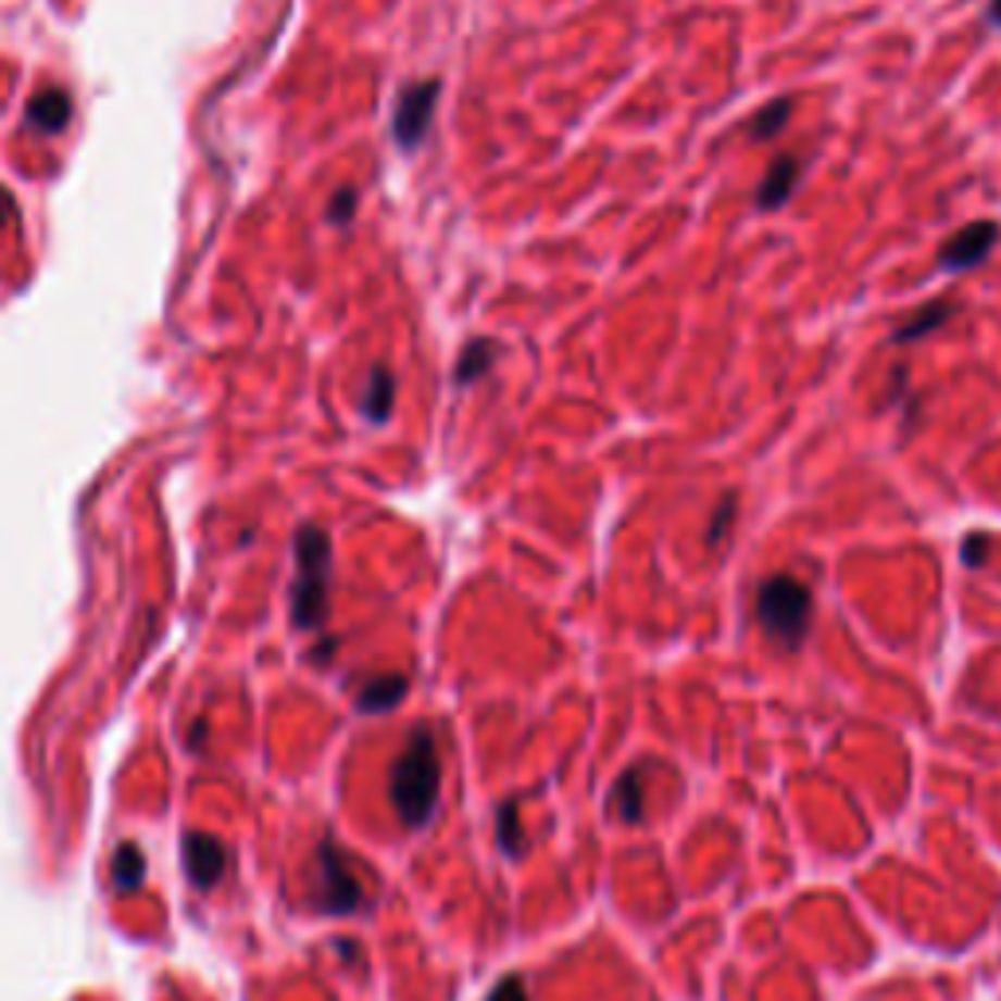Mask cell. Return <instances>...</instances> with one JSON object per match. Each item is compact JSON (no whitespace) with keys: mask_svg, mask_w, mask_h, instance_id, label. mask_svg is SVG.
Listing matches in <instances>:
<instances>
[{"mask_svg":"<svg viewBox=\"0 0 1001 1001\" xmlns=\"http://www.w3.org/2000/svg\"><path fill=\"white\" fill-rule=\"evenodd\" d=\"M486 1001H528L525 983H521V978H501V983L489 990Z\"/></svg>","mask_w":1001,"mask_h":1001,"instance_id":"44dd1931","label":"cell"},{"mask_svg":"<svg viewBox=\"0 0 1001 1001\" xmlns=\"http://www.w3.org/2000/svg\"><path fill=\"white\" fill-rule=\"evenodd\" d=\"M787 126H790V98H775V102H767L748 122V137L751 141H775Z\"/></svg>","mask_w":1001,"mask_h":1001,"instance_id":"9a60e30c","label":"cell"},{"mask_svg":"<svg viewBox=\"0 0 1001 1001\" xmlns=\"http://www.w3.org/2000/svg\"><path fill=\"white\" fill-rule=\"evenodd\" d=\"M986 555H990V536H983V533L966 536V540H963V564L966 567H983Z\"/></svg>","mask_w":1001,"mask_h":1001,"instance_id":"ffe728a7","label":"cell"},{"mask_svg":"<svg viewBox=\"0 0 1001 1001\" xmlns=\"http://www.w3.org/2000/svg\"><path fill=\"white\" fill-rule=\"evenodd\" d=\"M798 157H775L767 165V176L759 180L755 188V204L763 208V212H778L783 204H790V196H794L798 188Z\"/></svg>","mask_w":1001,"mask_h":1001,"instance_id":"ba28073f","label":"cell"},{"mask_svg":"<svg viewBox=\"0 0 1001 1001\" xmlns=\"http://www.w3.org/2000/svg\"><path fill=\"white\" fill-rule=\"evenodd\" d=\"M352 212H356V188H340V192H333V200H329L333 224H349Z\"/></svg>","mask_w":1001,"mask_h":1001,"instance_id":"d6986e66","label":"cell"},{"mask_svg":"<svg viewBox=\"0 0 1001 1001\" xmlns=\"http://www.w3.org/2000/svg\"><path fill=\"white\" fill-rule=\"evenodd\" d=\"M497 841H501V849H505L509 856H516L525 849V834H521L516 806H501V817H497Z\"/></svg>","mask_w":1001,"mask_h":1001,"instance_id":"ac0fdd59","label":"cell"},{"mask_svg":"<svg viewBox=\"0 0 1001 1001\" xmlns=\"http://www.w3.org/2000/svg\"><path fill=\"white\" fill-rule=\"evenodd\" d=\"M391 408H396V376H391V368H384V364H376V368L368 372V379H364V396H360V411H364V418L368 423H388L391 418Z\"/></svg>","mask_w":1001,"mask_h":1001,"instance_id":"30bf717a","label":"cell"},{"mask_svg":"<svg viewBox=\"0 0 1001 1001\" xmlns=\"http://www.w3.org/2000/svg\"><path fill=\"white\" fill-rule=\"evenodd\" d=\"M986 24L1001 32V0H990V9H986Z\"/></svg>","mask_w":1001,"mask_h":1001,"instance_id":"7402d4cb","label":"cell"},{"mask_svg":"<svg viewBox=\"0 0 1001 1001\" xmlns=\"http://www.w3.org/2000/svg\"><path fill=\"white\" fill-rule=\"evenodd\" d=\"M497 356H501V345H497V340L474 337L454 360V384L458 388H474L477 379H486L489 372H493Z\"/></svg>","mask_w":1001,"mask_h":1001,"instance_id":"9c48e42d","label":"cell"},{"mask_svg":"<svg viewBox=\"0 0 1001 1001\" xmlns=\"http://www.w3.org/2000/svg\"><path fill=\"white\" fill-rule=\"evenodd\" d=\"M755 618L778 650H798L814 618V595L794 575H771L755 591Z\"/></svg>","mask_w":1001,"mask_h":1001,"instance_id":"7a4b0ae2","label":"cell"},{"mask_svg":"<svg viewBox=\"0 0 1001 1001\" xmlns=\"http://www.w3.org/2000/svg\"><path fill=\"white\" fill-rule=\"evenodd\" d=\"M360 904H364V885L356 880L345 853L333 841H322V849H317V908L329 915H349Z\"/></svg>","mask_w":1001,"mask_h":1001,"instance_id":"277c9868","label":"cell"},{"mask_svg":"<svg viewBox=\"0 0 1001 1001\" xmlns=\"http://www.w3.org/2000/svg\"><path fill=\"white\" fill-rule=\"evenodd\" d=\"M298 548V584H293V626L298 630H317L329 611V575H333V545L322 528L305 525L293 540Z\"/></svg>","mask_w":1001,"mask_h":1001,"instance_id":"3957f363","label":"cell"},{"mask_svg":"<svg viewBox=\"0 0 1001 1001\" xmlns=\"http://www.w3.org/2000/svg\"><path fill=\"white\" fill-rule=\"evenodd\" d=\"M638 775H642V771H626V775L618 778V787H614V794H611V810H614L618 817H623L626 826H634V822H642L646 787L638 783Z\"/></svg>","mask_w":1001,"mask_h":1001,"instance_id":"5bb4252c","label":"cell"},{"mask_svg":"<svg viewBox=\"0 0 1001 1001\" xmlns=\"http://www.w3.org/2000/svg\"><path fill=\"white\" fill-rule=\"evenodd\" d=\"M141 880H146V853L137 846H122L114 853V885L122 892H134Z\"/></svg>","mask_w":1001,"mask_h":1001,"instance_id":"2e32d148","label":"cell"},{"mask_svg":"<svg viewBox=\"0 0 1001 1001\" xmlns=\"http://www.w3.org/2000/svg\"><path fill=\"white\" fill-rule=\"evenodd\" d=\"M736 513H739V497L736 493L720 497L716 509H712V516H709V533H704V545H709V548L724 545V536H728L731 525H736Z\"/></svg>","mask_w":1001,"mask_h":1001,"instance_id":"e0dca14e","label":"cell"},{"mask_svg":"<svg viewBox=\"0 0 1001 1001\" xmlns=\"http://www.w3.org/2000/svg\"><path fill=\"white\" fill-rule=\"evenodd\" d=\"M438 95H442V83H438V78H418V83L399 90L396 117H391V137H396V146L403 149V153L423 146V137H427L430 122H435Z\"/></svg>","mask_w":1001,"mask_h":1001,"instance_id":"5b68a950","label":"cell"},{"mask_svg":"<svg viewBox=\"0 0 1001 1001\" xmlns=\"http://www.w3.org/2000/svg\"><path fill=\"white\" fill-rule=\"evenodd\" d=\"M438 790H442V763H438L435 731L418 724L408 736L399 759L391 763V806L408 829H423L435 817Z\"/></svg>","mask_w":1001,"mask_h":1001,"instance_id":"6da1fadb","label":"cell"},{"mask_svg":"<svg viewBox=\"0 0 1001 1001\" xmlns=\"http://www.w3.org/2000/svg\"><path fill=\"white\" fill-rule=\"evenodd\" d=\"M67 122H71V98L63 90L48 87L28 102V126H36L39 134H59Z\"/></svg>","mask_w":1001,"mask_h":1001,"instance_id":"7c38bea8","label":"cell"},{"mask_svg":"<svg viewBox=\"0 0 1001 1001\" xmlns=\"http://www.w3.org/2000/svg\"><path fill=\"white\" fill-rule=\"evenodd\" d=\"M959 313V302L954 298H939V302H927L924 310H915L900 329L892 333V345H915V340L931 337L935 329H943L947 317Z\"/></svg>","mask_w":1001,"mask_h":1001,"instance_id":"8fae6325","label":"cell"},{"mask_svg":"<svg viewBox=\"0 0 1001 1001\" xmlns=\"http://www.w3.org/2000/svg\"><path fill=\"white\" fill-rule=\"evenodd\" d=\"M998 235H1001V227L993 224V220H974V224L959 227V232L939 247V266H943V271H974V266L993 251Z\"/></svg>","mask_w":1001,"mask_h":1001,"instance_id":"8992f818","label":"cell"},{"mask_svg":"<svg viewBox=\"0 0 1001 1001\" xmlns=\"http://www.w3.org/2000/svg\"><path fill=\"white\" fill-rule=\"evenodd\" d=\"M9 220H12V196L0 192V224H9Z\"/></svg>","mask_w":1001,"mask_h":1001,"instance_id":"603a6c76","label":"cell"},{"mask_svg":"<svg viewBox=\"0 0 1001 1001\" xmlns=\"http://www.w3.org/2000/svg\"><path fill=\"white\" fill-rule=\"evenodd\" d=\"M408 697V677L399 673H384V677H372L356 697V709L368 712V716H379V712H391L399 700Z\"/></svg>","mask_w":1001,"mask_h":1001,"instance_id":"4fadbf2b","label":"cell"},{"mask_svg":"<svg viewBox=\"0 0 1001 1001\" xmlns=\"http://www.w3.org/2000/svg\"><path fill=\"white\" fill-rule=\"evenodd\" d=\"M185 873L196 888H215L227 873V846L212 834L185 837Z\"/></svg>","mask_w":1001,"mask_h":1001,"instance_id":"52a82bcc","label":"cell"}]
</instances>
